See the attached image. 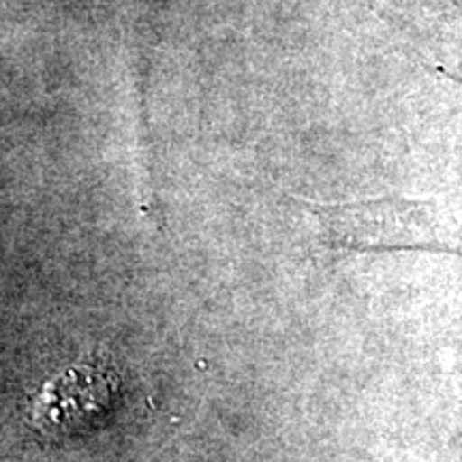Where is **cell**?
I'll use <instances>...</instances> for the list:
<instances>
[{"label":"cell","mask_w":462,"mask_h":462,"mask_svg":"<svg viewBox=\"0 0 462 462\" xmlns=\"http://www.w3.org/2000/svg\"><path fill=\"white\" fill-rule=\"evenodd\" d=\"M323 240L343 251L426 248L439 240L437 221L426 201L398 198L310 204Z\"/></svg>","instance_id":"obj_1"},{"label":"cell","mask_w":462,"mask_h":462,"mask_svg":"<svg viewBox=\"0 0 462 462\" xmlns=\"http://www.w3.org/2000/svg\"><path fill=\"white\" fill-rule=\"evenodd\" d=\"M118 392V374L106 362L67 368L32 402V424L45 435H71L106 411Z\"/></svg>","instance_id":"obj_2"},{"label":"cell","mask_w":462,"mask_h":462,"mask_svg":"<svg viewBox=\"0 0 462 462\" xmlns=\"http://www.w3.org/2000/svg\"><path fill=\"white\" fill-rule=\"evenodd\" d=\"M167 9V0H129V34L133 32V48L137 50V67L143 69L146 78V65L152 62V50L159 42V26L163 11Z\"/></svg>","instance_id":"obj_3"}]
</instances>
